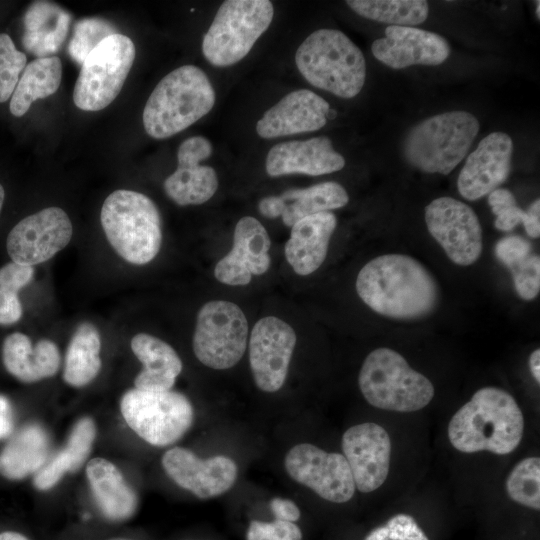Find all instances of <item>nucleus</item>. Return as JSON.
Segmentation results:
<instances>
[{"mask_svg": "<svg viewBox=\"0 0 540 540\" xmlns=\"http://www.w3.org/2000/svg\"><path fill=\"white\" fill-rule=\"evenodd\" d=\"M344 157L338 153L328 137L278 143L266 158V172L271 177L289 174L318 176L341 170Z\"/></svg>", "mask_w": 540, "mask_h": 540, "instance_id": "4be33fe9", "label": "nucleus"}, {"mask_svg": "<svg viewBox=\"0 0 540 540\" xmlns=\"http://www.w3.org/2000/svg\"><path fill=\"white\" fill-rule=\"evenodd\" d=\"M523 430V414L514 397L501 388L484 387L453 415L447 432L460 452L506 455L518 447Z\"/></svg>", "mask_w": 540, "mask_h": 540, "instance_id": "f03ea898", "label": "nucleus"}, {"mask_svg": "<svg viewBox=\"0 0 540 540\" xmlns=\"http://www.w3.org/2000/svg\"><path fill=\"white\" fill-rule=\"evenodd\" d=\"M488 204L496 216L494 226L500 231H511L524 220L525 211L508 189L497 188L490 192Z\"/></svg>", "mask_w": 540, "mask_h": 540, "instance_id": "4c0bfd02", "label": "nucleus"}, {"mask_svg": "<svg viewBox=\"0 0 540 540\" xmlns=\"http://www.w3.org/2000/svg\"><path fill=\"white\" fill-rule=\"evenodd\" d=\"M2 361L13 377L24 383H34L56 375L61 358L53 341L41 339L33 346L27 335L14 332L3 341Z\"/></svg>", "mask_w": 540, "mask_h": 540, "instance_id": "b1692460", "label": "nucleus"}, {"mask_svg": "<svg viewBox=\"0 0 540 540\" xmlns=\"http://www.w3.org/2000/svg\"><path fill=\"white\" fill-rule=\"evenodd\" d=\"M269 505L276 520L295 522L300 518V509L292 500L275 497Z\"/></svg>", "mask_w": 540, "mask_h": 540, "instance_id": "49530a36", "label": "nucleus"}, {"mask_svg": "<svg viewBox=\"0 0 540 540\" xmlns=\"http://www.w3.org/2000/svg\"><path fill=\"white\" fill-rule=\"evenodd\" d=\"M247 339L248 322L235 303L212 300L200 308L192 346L205 366L216 370L233 367L244 355Z\"/></svg>", "mask_w": 540, "mask_h": 540, "instance_id": "9b49d317", "label": "nucleus"}, {"mask_svg": "<svg viewBox=\"0 0 540 540\" xmlns=\"http://www.w3.org/2000/svg\"><path fill=\"white\" fill-rule=\"evenodd\" d=\"M73 235L67 213L48 207L20 220L9 232L6 249L13 262L34 266L64 249Z\"/></svg>", "mask_w": 540, "mask_h": 540, "instance_id": "4468645a", "label": "nucleus"}, {"mask_svg": "<svg viewBox=\"0 0 540 540\" xmlns=\"http://www.w3.org/2000/svg\"><path fill=\"white\" fill-rule=\"evenodd\" d=\"M120 411L140 438L159 447L177 442L194 419L189 399L172 390L129 389L120 400Z\"/></svg>", "mask_w": 540, "mask_h": 540, "instance_id": "1a4fd4ad", "label": "nucleus"}, {"mask_svg": "<svg viewBox=\"0 0 540 540\" xmlns=\"http://www.w3.org/2000/svg\"><path fill=\"white\" fill-rule=\"evenodd\" d=\"M217 188L216 171L196 163H178L177 169L164 181L167 196L180 206L203 204Z\"/></svg>", "mask_w": 540, "mask_h": 540, "instance_id": "473e14b6", "label": "nucleus"}, {"mask_svg": "<svg viewBox=\"0 0 540 540\" xmlns=\"http://www.w3.org/2000/svg\"><path fill=\"white\" fill-rule=\"evenodd\" d=\"M505 489L514 502L534 510L540 509V458L519 461L508 474Z\"/></svg>", "mask_w": 540, "mask_h": 540, "instance_id": "f704fd0d", "label": "nucleus"}, {"mask_svg": "<svg viewBox=\"0 0 540 540\" xmlns=\"http://www.w3.org/2000/svg\"><path fill=\"white\" fill-rule=\"evenodd\" d=\"M364 540H429L416 520L404 513L391 517L373 529Z\"/></svg>", "mask_w": 540, "mask_h": 540, "instance_id": "58836bf2", "label": "nucleus"}, {"mask_svg": "<svg viewBox=\"0 0 540 540\" xmlns=\"http://www.w3.org/2000/svg\"><path fill=\"white\" fill-rule=\"evenodd\" d=\"M513 142L504 132L484 137L467 157L457 180L461 196L475 201L497 189L511 172Z\"/></svg>", "mask_w": 540, "mask_h": 540, "instance_id": "6ab92c4d", "label": "nucleus"}, {"mask_svg": "<svg viewBox=\"0 0 540 540\" xmlns=\"http://www.w3.org/2000/svg\"><path fill=\"white\" fill-rule=\"evenodd\" d=\"M358 384L366 401L382 410L414 412L434 397L431 381L389 348H377L367 355Z\"/></svg>", "mask_w": 540, "mask_h": 540, "instance_id": "423d86ee", "label": "nucleus"}, {"mask_svg": "<svg viewBox=\"0 0 540 540\" xmlns=\"http://www.w3.org/2000/svg\"><path fill=\"white\" fill-rule=\"evenodd\" d=\"M34 276V268L9 262L0 268V288L18 293Z\"/></svg>", "mask_w": 540, "mask_h": 540, "instance_id": "37998d69", "label": "nucleus"}, {"mask_svg": "<svg viewBox=\"0 0 540 540\" xmlns=\"http://www.w3.org/2000/svg\"><path fill=\"white\" fill-rule=\"evenodd\" d=\"M62 64L58 57L37 58L24 69L10 100V112L23 116L31 104L54 94L61 83Z\"/></svg>", "mask_w": 540, "mask_h": 540, "instance_id": "2f4dec72", "label": "nucleus"}, {"mask_svg": "<svg viewBox=\"0 0 540 540\" xmlns=\"http://www.w3.org/2000/svg\"><path fill=\"white\" fill-rule=\"evenodd\" d=\"M133 41L115 33L104 38L84 59L73 101L84 111L107 107L120 93L135 59Z\"/></svg>", "mask_w": 540, "mask_h": 540, "instance_id": "9d476101", "label": "nucleus"}, {"mask_svg": "<svg viewBox=\"0 0 540 540\" xmlns=\"http://www.w3.org/2000/svg\"><path fill=\"white\" fill-rule=\"evenodd\" d=\"M287 474L297 483L333 502L349 501L355 493L350 467L340 453L301 443L293 446L285 456Z\"/></svg>", "mask_w": 540, "mask_h": 540, "instance_id": "f8f14e48", "label": "nucleus"}, {"mask_svg": "<svg viewBox=\"0 0 540 540\" xmlns=\"http://www.w3.org/2000/svg\"><path fill=\"white\" fill-rule=\"evenodd\" d=\"M210 141L202 136H193L184 140L177 152L178 163H196L206 160L212 154Z\"/></svg>", "mask_w": 540, "mask_h": 540, "instance_id": "c03bdc74", "label": "nucleus"}, {"mask_svg": "<svg viewBox=\"0 0 540 540\" xmlns=\"http://www.w3.org/2000/svg\"><path fill=\"white\" fill-rule=\"evenodd\" d=\"M70 15L50 2H34L24 16V48L39 58L56 53L66 38Z\"/></svg>", "mask_w": 540, "mask_h": 540, "instance_id": "c85d7f7f", "label": "nucleus"}, {"mask_svg": "<svg viewBox=\"0 0 540 540\" xmlns=\"http://www.w3.org/2000/svg\"><path fill=\"white\" fill-rule=\"evenodd\" d=\"M115 34L114 27L98 18L80 20L74 29L68 51L70 56L82 65L87 55L106 37Z\"/></svg>", "mask_w": 540, "mask_h": 540, "instance_id": "c9c22d12", "label": "nucleus"}, {"mask_svg": "<svg viewBox=\"0 0 540 540\" xmlns=\"http://www.w3.org/2000/svg\"><path fill=\"white\" fill-rule=\"evenodd\" d=\"M532 253L531 243L523 237L509 235L495 245V256L509 270L519 265Z\"/></svg>", "mask_w": 540, "mask_h": 540, "instance_id": "79ce46f5", "label": "nucleus"}, {"mask_svg": "<svg viewBox=\"0 0 540 540\" xmlns=\"http://www.w3.org/2000/svg\"><path fill=\"white\" fill-rule=\"evenodd\" d=\"M296 345V333L275 316L261 318L249 339V362L256 386L273 393L283 386Z\"/></svg>", "mask_w": 540, "mask_h": 540, "instance_id": "2eb2a0df", "label": "nucleus"}, {"mask_svg": "<svg viewBox=\"0 0 540 540\" xmlns=\"http://www.w3.org/2000/svg\"><path fill=\"white\" fill-rule=\"evenodd\" d=\"M356 291L373 311L400 320L426 317L439 303L434 277L403 254H385L366 263L358 273Z\"/></svg>", "mask_w": 540, "mask_h": 540, "instance_id": "f257e3e1", "label": "nucleus"}, {"mask_svg": "<svg viewBox=\"0 0 540 540\" xmlns=\"http://www.w3.org/2000/svg\"><path fill=\"white\" fill-rule=\"evenodd\" d=\"M536 15H537V18L539 19L540 18V2L539 1H537Z\"/></svg>", "mask_w": 540, "mask_h": 540, "instance_id": "864d4df0", "label": "nucleus"}, {"mask_svg": "<svg viewBox=\"0 0 540 540\" xmlns=\"http://www.w3.org/2000/svg\"><path fill=\"white\" fill-rule=\"evenodd\" d=\"M116 540H123V539H116Z\"/></svg>", "mask_w": 540, "mask_h": 540, "instance_id": "5fc2aeb1", "label": "nucleus"}, {"mask_svg": "<svg viewBox=\"0 0 540 540\" xmlns=\"http://www.w3.org/2000/svg\"><path fill=\"white\" fill-rule=\"evenodd\" d=\"M430 234L455 264L468 266L482 253V228L473 209L452 197H439L425 207Z\"/></svg>", "mask_w": 540, "mask_h": 540, "instance_id": "ddd939ff", "label": "nucleus"}, {"mask_svg": "<svg viewBox=\"0 0 540 540\" xmlns=\"http://www.w3.org/2000/svg\"><path fill=\"white\" fill-rule=\"evenodd\" d=\"M4 199H5V191H4L3 186L0 184V213L3 207Z\"/></svg>", "mask_w": 540, "mask_h": 540, "instance_id": "603ef678", "label": "nucleus"}, {"mask_svg": "<svg viewBox=\"0 0 540 540\" xmlns=\"http://www.w3.org/2000/svg\"><path fill=\"white\" fill-rule=\"evenodd\" d=\"M165 473L181 488L200 499L227 492L237 479V465L229 457L218 455L201 459L183 447L167 450L162 456Z\"/></svg>", "mask_w": 540, "mask_h": 540, "instance_id": "f3484780", "label": "nucleus"}, {"mask_svg": "<svg viewBox=\"0 0 540 540\" xmlns=\"http://www.w3.org/2000/svg\"><path fill=\"white\" fill-rule=\"evenodd\" d=\"M330 112L328 102L308 89L292 91L269 108L256 124L264 139L321 129Z\"/></svg>", "mask_w": 540, "mask_h": 540, "instance_id": "412c9836", "label": "nucleus"}, {"mask_svg": "<svg viewBox=\"0 0 540 540\" xmlns=\"http://www.w3.org/2000/svg\"><path fill=\"white\" fill-rule=\"evenodd\" d=\"M101 338L90 322L78 325L68 344L63 367L66 384L80 388L92 382L101 369Z\"/></svg>", "mask_w": 540, "mask_h": 540, "instance_id": "7c9ffc66", "label": "nucleus"}, {"mask_svg": "<svg viewBox=\"0 0 540 540\" xmlns=\"http://www.w3.org/2000/svg\"><path fill=\"white\" fill-rule=\"evenodd\" d=\"M27 57L16 49L11 37L0 34V103L7 101L19 81V75L26 67Z\"/></svg>", "mask_w": 540, "mask_h": 540, "instance_id": "e433bc0d", "label": "nucleus"}, {"mask_svg": "<svg viewBox=\"0 0 540 540\" xmlns=\"http://www.w3.org/2000/svg\"><path fill=\"white\" fill-rule=\"evenodd\" d=\"M96 433V424L91 417L80 418L71 429L64 448L36 472L34 487L40 491L49 490L66 473L79 470L91 453Z\"/></svg>", "mask_w": 540, "mask_h": 540, "instance_id": "cd10ccee", "label": "nucleus"}, {"mask_svg": "<svg viewBox=\"0 0 540 540\" xmlns=\"http://www.w3.org/2000/svg\"><path fill=\"white\" fill-rule=\"evenodd\" d=\"M385 36L371 46L373 56L393 69L411 65H439L450 55L447 41L440 35L410 26H387Z\"/></svg>", "mask_w": 540, "mask_h": 540, "instance_id": "aec40b11", "label": "nucleus"}, {"mask_svg": "<svg viewBox=\"0 0 540 540\" xmlns=\"http://www.w3.org/2000/svg\"><path fill=\"white\" fill-rule=\"evenodd\" d=\"M517 294L526 301L533 300L540 290V258L531 254L510 270Z\"/></svg>", "mask_w": 540, "mask_h": 540, "instance_id": "ea45409f", "label": "nucleus"}, {"mask_svg": "<svg viewBox=\"0 0 540 540\" xmlns=\"http://www.w3.org/2000/svg\"><path fill=\"white\" fill-rule=\"evenodd\" d=\"M529 368L533 378L540 383V350H534L529 356Z\"/></svg>", "mask_w": 540, "mask_h": 540, "instance_id": "8fccbe9b", "label": "nucleus"}, {"mask_svg": "<svg viewBox=\"0 0 540 540\" xmlns=\"http://www.w3.org/2000/svg\"><path fill=\"white\" fill-rule=\"evenodd\" d=\"M246 540H302V532L294 522L252 520L246 532Z\"/></svg>", "mask_w": 540, "mask_h": 540, "instance_id": "a19ab883", "label": "nucleus"}, {"mask_svg": "<svg viewBox=\"0 0 540 540\" xmlns=\"http://www.w3.org/2000/svg\"><path fill=\"white\" fill-rule=\"evenodd\" d=\"M12 429V415L7 399L0 396V438Z\"/></svg>", "mask_w": 540, "mask_h": 540, "instance_id": "09e8293b", "label": "nucleus"}, {"mask_svg": "<svg viewBox=\"0 0 540 540\" xmlns=\"http://www.w3.org/2000/svg\"><path fill=\"white\" fill-rule=\"evenodd\" d=\"M336 225V216L329 211L307 216L293 224L285 245V257L296 274L309 275L322 265Z\"/></svg>", "mask_w": 540, "mask_h": 540, "instance_id": "5701e85b", "label": "nucleus"}, {"mask_svg": "<svg viewBox=\"0 0 540 540\" xmlns=\"http://www.w3.org/2000/svg\"><path fill=\"white\" fill-rule=\"evenodd\" d=\"M271 240L265 227L254 217L241 218L234 229L233 246L215 266V278L226 285L242 286L253 275H262L270 267Z\"/></svg>", "mask_w": 540, "mask_h": 540, "instance_id": "a211bd4d", "label": "nucleus"}, {"mask_svg": "<svg viewBox=\"0 0 540 540\" xmlns=\"http://www.w3.org/2000/svg\"><path fill=\"white\" fill-rule=\"evenodd\" d=\"M479 132V122L466 111H450L425 119L407 134V161L426 173L449 174L466 156Z\"/></svg>", "mask_w": 540, "mask_h": 540, "instance_id": "0eeeda50", "label": "nucleus"}, {"mask_svg": "<svg viewBox=\"0 0 540 540\" xmlns=\"http://www.w3.org/2000/svg\"><path fill=\"white\" fill-rule=\"evenodd\" d=\"M274 16L269 0H226L203 37L202 52L217 67L242 60L268 29Z\"/></svg>", "mask_w": 540, "mask_h": 540, "instance_id": "6e6552de", "label": "nucleus"}, {"mask_svg": "<svg viewBox=\"0 0 540 540\" xmlns=\"http://www.w3.org/2000/svg\"><path fill=\"white\" fill-rule=\"evenodd\" d=\"M0 540H29L24 535L14 532V531H5L0 533Z\"/></svg>", "mask_w": 540, "mask_h": 540, "instance_id": "3c124183", "label": "nucleus"}, {"mask_svg": "<svg viewBox=\"0 0 540 540\" xmlns=\"http://www.w3.org/2000/svg\"><path fill=\"white\" fill-rule=\"evenodd\" d=\"M50 438L36 423L17 430L0 452V475L9 480H21L38 472L47 462Z\"/></svg>", "mask_w": 540, "mask_h": 540, "instance_id": "bb28decb", "label": "nucleus"}, {"mask_svg": "<svg viewBox=\"0 0 540 540\" xmlns=\"http://www.w3.org/2000/svg\"><path fill=\"white\" fill-rule=\"evenodd\" d=\"M23 309L18 293L0 288V325H11L22 317Z\"/></svg>", "mask_w": 540, "mask_h": 540, "instance_id": "a18cd8bd", "label": "nucleus"}, {"mask_svg": "<svg viewBox=\"0 0 540 540\" xmlns=\"http://www.w3.org/2000/svg\"><path fill=\"white\" fill-rule=\"evenodd\" d=\"M143 368L134 379L141 390H171L182 371V361L165 341L146 333L136 334L130 343Z\"/></svg>", "mask_w": 540, "mask_h": 540, "instance_id": "a878e982", "label": "nucleus"}, {"mask_svg": "<svg viewBox=\"0 0 540 540\" xmlns=\"http://www.w3.org/2000/svg\"><path fill=\"white\" fill-rule=\"evenodd\" d=\"M100 221L108 242L128 263L145 265L159 253L161 218L148 196L133 190H115L102 205Z\"/></svg>", "mask_w": 540, "mask_h": 540, "instance_id": "39448f33", "label": "nucleus"}, {"mask_svg": "<svg viewBox=\"0 0 540 540\" xmlns=\"http://www.w3.org/2000/svg\"><path fill=\"white\" fill-rule=\"evenodd\" d=\"M278 197L281 202L280 216L289 227L307 216L341 208L349 201L344 187L333 181L288 189Z\"/></svg>", "mask_w": 540, "mask_h": 540, "instance_id": "c756f323", "label": "nucleus"}, {"mask_svg": "<svg viewBox=\"0 0 540 540\" xmlns=\"http://www.w3.org/2000/svg\"><path fill=\"white\" fill-rule=\"evenodd\" d=\"M85 471L93 497L108 520L125 521L135 514L137 494L112 462L93 458Z\"/></svg>", "mask_w": 540, "mask_h": 540, "instance_id": "393cba45", "label": "nucleus"}, {"mask_svg": "<svg viewBox=\"0 0 540 540\" xmlns=\"http://www.w3.org/2000/svg\"><path fill=\"white\" fill-rule=\"evenodd\" d=\"M215 104L214 88L199 67L184 65L164 76L143 110V125L155 139L171 137L208 114Z\"/></svg>", "mask_w": 540, "mask_h": 540, "instance_id": "7ed1b4c3", "label": "nucleus"}, {"mask_svg": "<svg viewBox=\"0 0 540 540\" xmlns=\"http://www.w3.org/2000/svg\"><path fill=\"white\" fill-rule=\"evenodd\" d=\"M346 3L358 15L391 26L421 24L429 13L428 3L423 0H348Z\"/></svg>", "mask_w": 540, "mask_h": 540, "instance_id": "72a5a7b5", "label": "nucleus"}, {"mask_svg": "<svg viewBox=\"0 0 540 540\" xmlns=\"http://www.w3.org/2000/svg\"><path fill=\"white\" fill-rule=\"evenodd\" d=\"M295 63L311 85L341 98L355 97L365 83L364 55L340 30L311 33L298 47Z\"/></svg>", "mask_w": 540, "mask_h": 540, "instance_id": "20e7f679", "label": "nucleus"}, {"mask_svg": "<svg viewBox=\"0 0 540 540\" xmlns=\"http://www.w3.org/2000/svg\"><path fill=\"white\" fill-rule=\"evenodd\" d=\"M342 451L355 488L370 493L385 482L391 460V440L387 431L373 422L347 429L342 436Z\"/></svg>", "mask_w": 540, "mask_h": 540, "instance_id": "dca6fc26", "label": "nucleus"}, {"mask_svg": "<svg viewBox=\"0 0 540 540\" xmlns=\"http://www.w3.org/2000/svg\"><path fill=\"white\" fill-rule=\"evenodd\" d=\"M523 225L526 233L531 238H538L540 235V200L536 199L525 211Z\"/></svg>", "mask_w": 540, "mask_h": 540, "instance_id": "de8ad7c7", "label": "nucleus"}]
</instances>
